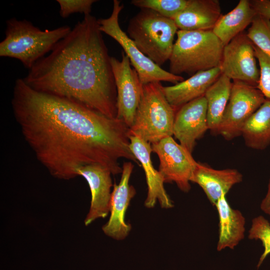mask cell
Returning a JSON list of instances; mask_svg holds the SVG:
<instances>
[{"mask_svg":"<svg viewBox=\"0 0 270 270\" xmlns=\"http://www.w3.org/2000/svg\"><path fill=\"white\" fill-rule=\"evenodd\" d=\"M222 15L218 0H189L174 20L178 30H212Z\"/></svg>","mask_w":270,"mask_h":270,"instance_id":"ac0fdd59","label":"cell"},{"mask_svg":"<svg viewBox=\"0 0 270 270\" xmlns=\"http://www.w3.org/2000/svg\"><path fill=\"white\" fill-rule=\"evenodd\" d=\"M250 24L248 36L270 58V20L257 14Z\"/></svg>","mask_w":270,"mask_h":270,"instance_id":"cb8c5ba5","label":"cell"},{"mask_svg":"<svg viewBox=\"0 0 270 270\" xmlns=\"http://www.w3.org/2000/svg\"><path fill=\"white\" fill-rule=\"evenodd\" d=\"M242 180V175L237 170H216L198 162L191 182L198 184L203 190L208 200L214 206L232 187Z\"/></svg>","mask_w":270,"mask_h":270,"instance_id":"e0dca14e","label":"cell"},{"mask_svg":"<svg viewBox=\"0 0 270 270\" xmlns=\"http://www.w3.org/2000/svg\"><path fill=\"white\" fill-rule=\"evenodd\" d=\"M178 30L174 20L141 9L130 20L129 38L140 50L159 66L169 60Z\"/></svg>","mask_w":270,"mask_h":270,"instance_id":"5b68a950","label":"cell"},{"mask_svg":"<svg viewBox=\"0 0 270 270\" xmlns=\"http://www.w3.org/2000/svg\"><path fill=\"white\" fill-rule=\"evenodd\" d=\"M260 208L264 213L270 216V178L266 194L261 202Z\"/></svg>","mask_w":270,"mask_h":270,"instance_id":"f1b7e54d","label":"cell"},{"mask_svg":"<svg viewBox=\"0 0 270 270\" xmlns=\"http://www.w3.org/2000/svg\"><path fill=\"white\" fill-rule=\"evenodd\" d=\"M119 60L110 58L116 89V118L130 128L133 124L142 89L138 74L132 68L128 57L124 52Z\"/></svg>","mask_w":270,"mask_h":270,"instance_id":"8fae6325","label":"cell"},{"mask_svg":"<svg viewBox=\"0 0 270 270\" xmlns=\"http://www.w3.org/2000/svg\"><path fill=\"white\" fill-rule=\"evenodd\" d=\"M71 30L65 25L42 30L26 20L11 18L6 22L5 37L0 42V56L18 60L30 70Z\"/></svg>","mask_w":270,"mask_h":270,"instance_id":"3957f363","label":"cell"},{"mask_svg":"<svg viewBox=\"0 0 270 270\" xmlns=\"http://www.w3.org/2000/svg\"><path fill=\"white\" fill-rule=\"evenodd\" d=\"M222 74L232 80L258 86L260 70L256 64L254 44L242 32L224 47L220 65Z\"/></svg>","mask_w":270,"mask_h":270,"instance_id":"30bf717a","label":"cell"},{"mask_svg":"<svg viewBox=\"0 0 270 270\" xmlns=\"http://www.w3.org/2000/svg\"><path fill=\"white\" fill-rule=\"evenodd\" d=\"M189 0H132V4L141 9L152 10L169 18H174L187 6Z\"/></svg>","mask_w":270,"mask_h":270,"instance_id":"603a6c76","label":"cell"},{"mask_svg":"<svg viewBox=\"0 0 270 270\" xmlns=\"http://www.w3.org/2000/svg\"><path fill=\"white\" fill-rule=\"evenodd\" d=\"M12 106L24 139L54 177L74 178L80 167L90 164L117 174L122 172V158L140 164L130 147V128L122 120L36 90L22 78L15 82Z\"/></svg>","mask_w":270,"mask_h":270,"instance_id":"6da1fadb","label":"cell"},{"mask_svg":"<svg viewBox=\"0 0 270 270\" xmlns=\"http://www.w3.org/2000/svg\"><path fill=\"white\" fill-rule=\"evenodd\" d=\"M248 238L250 240H260L264 246V250L257 266L258 268L270 254V222L268 220L262 216L254 218L248 231Z\"/></svg>","mask_w":270,"mask_h":270,"instance_id":"d4e9b609","label":"cell"},{"mask_svg":"<svg viewBox=\"0 0 270 270\" xmlns=\"http://www.w3.org/2000/svg\"><path fill=\"white\" fill-rule=\"evenodd\" d=\"M169 72L180 76L220 66L224 45L212 30H178Z\"/></svg>","mask_w":270,"mask_h":270,"instance_id":"277c9868","label":"cell"},{"mask_svg":"<svg viewBox=\"0 0 270 270\" xmlns=\"http://www.w3.org/2000/svg\"><path fill=\"white\" fill-rule=\"evenodd\" d=\"M123 5L118 0L113 2L111 15L106 18L98 20L100 29L102 32L115 40L122 48L128 57L130 64L137 72L142 84L154 82H168L176 84L184 80L181 76L174 74L154 64L142 53L134 42L122 30L118 18Z\"/></svg>","mask_w":270,"mask_h":270,"instance_id":"52a82bcc","label":"cell"},{"mask_svg":"<svg viewBox=\"0 0 270 270\" xmlns=\"http://www.w3.org/2000/svg\"><path fill=\"white\" fill-rule=\"evenodd\" d=\"M226 195L222 194L215 206L219 217L218 251L234 248L244 236L245 218L240 210L230 206Z\"/></svg>","mask_w":270,"mask_h":270,"instance_id":"d6986e66","label":"cell"},{"mask_svg":"<svg viewBox=\"0 0 270 270\" xmlns=\"http://www.w3.org/2000/svg\"><path fill=\"white\" fill-rule=\"evenodd\" d=\"M221 74L220 66L199 72L174 86H162V91L170 104L178 110L188 102L204 96L207 90Z\"/></svg>","mask_w":270,"mask_h":270,"instance_id":"2e32d148","label":"cell"},{"mask_svg":"<svg viewBox=\"0 0 270 270\" xmlns=\"http://www.w3.org/2000/svg\"><path fill=\"white\" fill-rule=\"evenodd\" d=\"M130 147L144 172L148 186V194L144 204L153 208L158 200L162 208L173 206L164 186V180L160 172L154 168L151 159L152 145L140 138L130 134Z\"/></svg>","mask_w":270,"mask_h":270,"instance_id":"9a60e30c","label":"cell"},{"mask_svg":"<svg viewBox=\"0 0 270 270\" xmlns=\"http://www.w3.org/2000/svg\"><path fill=\"white\" fill-rule=\"evenodd\" d=\"M266 98L256 87L241 82H233L218 134L226 140L241 136L244 124Z\"/></svg>","mask_w":270,"mask_h":270,"instance_id":"ba28073f","label":"cell"},{"mask_svg":"<svg viewBox=\"0 0 270 270\" xmlns=\"http://www.w3.org/2000/svg\"><path fill=\"white\" fill-rule=\"evenodd\" d=\"M151 145L152 152L159 158L158 171L164 182H174L181 190L188 192L190 182L198 164L192 153L177 143L172 136Z\"/></svg>","mask_w":270,"mask_h":270,"instance_id":"9c48e42d","label":"cell"},{"mask_svg":"<svg viewBox=\"0 0 270 270\" xmlns=\"http://www.w3.org/2000/svg\"><path fill=\"white\" fill-rule=\"evenodd\" d=\"M160 82L142 84L130 134L152 144L173 135L176 110L167 100Z\"/></svg>","mask_w":270,"mask_h":270,"instance_id":"8992f818","label":"cell"},{"mask_svg":"<svg viewBox=\"0 0 270 270\" xmlns=\"http://www.w3.org/2000/svg\"><path fill=\"white\" fill-rule=\"evenodd\" d=\"M256 14L249 0H240L234 9L221 16L212 31L224 46L242 32Z\"/></svg>","mask_w":270,"mask_h":270,"instance_id":"ffe728a7","label":"cell"},{"mask_svg":"<svg viewBox=\"0 0 270 270\" xmlns=\"http://www.w3.org/2000/svg\"><path fill=\"white\" fill-rule=\"evenodd\" d=\"M60 5V14L62 18H66L72 14L80 12L84 16L90 14L93 4L96 0H57Z\"/></svg>","mask_w":270,"mask_h":270,"instance_id":"4316f807","label":"cell"},{"mask_svg":"<svg viewBox=\"0 0 270 270\" xmlns=\"http://www.w3.org/2000/svg\"><path fill=\"white\" fill-rule=\"evenodd\" d=\"M110 58L98 20L86 15L22 78L36 90L116 118V89Z\"/></svg>","mask_w":270,"mask_h":270,"instance_id":"7a4b0ae2","label":"cell"},{"mask_svg":"<svg viewBox=\"0 0 270 270\" xmlns=\"http://www.w3.org/2000/svg\"><path fill=\"white\" fill-rule=\"evenodd\" d=\"M77 172L87 181L91 192L90 206L84 220L85 225L88 226L97 218H105L110 212L112 174L98 164L83 166Z\"/></svg>","mask_w":270,"mask_h":270,"instance_id":"5bb4252c","label":"cell"},{"mask_svg":"<svg viewBox=\"0 0 270 270\" xmlns=\"http://www.w3.org/2000/svg\"><path fill=\"white\" fill-rule=\"evenodd\" d=\"M254 48L260 70V80L256 88L266 98L270 99V58L254 44Z\"/></svg>","mask_w":270,"mask_h":270,"instance_id":"484cf974","label":"cell"},{"mask_svg":"<svg viewBox=\"0 0 270 270\" xmlns=\"http://www.w3.org/2000/svg\"><path fill=\"white\" fill-rule=\"evenodd\" d=\"M242 136L246 146L263 150L270 144V99L266 98L262 106L244 124Z\"/></svg>","mask_w":270,"mask_h":270,"instance_id":"7402d4cb","label":"cell"},{"mask_svg":"<svg viewBox=\"0 0 270 270\" xmlns=\"http://www.w3.org/2000/svg\"><path fill=\"white\" fill-rule=\"evenodd\" d=\"M232 86V80L222 74L204 94L207 104L208 126L214 134H218Z\"/></svg>","mask_w":270,"mask_h":270,"instance_id":"44dd1931","label":"cell"},{"mask_svg":"<svg viewBox=\"0 0 270 270\" xmlns=\"http://www.w3.org/2000/svg\"><path fill=\"white\" fill-rule=\"evenodd\" d=\"M134 167L130 162L124 163L120 180L118 184H114L112 192L110 217L102 228L106 235L116 240H124L131 230V226L125 222L124 216L130 202L136 194L134 186L129 184Z\"/></svg>","mask_w":270,"mask_h":270,"instance_id":"7c38bea8","label":"cell"},{"mask_svg":"<svg viewBox=\"0 0 270 270\" xmlns=\"http://www.w3.org/2000/svg\"><path fill=\"white\" fill-rule=\"evenodd\" d=\"M252 7L258 14L270 20V0H250Z\"/></svg>","mask_w":270,"mask_h":270,"instance_id":"83f0119b","label":"cell"},{"mask_svg":"<svg viewBox=\"0 0 270 270\" xmlns=\"http://www.w3.org/2000/svg\"><path fill=\"white\" fill-rule=\"evenodd\" d=\"M208 130L207 104L204 96L188 102L178 110L173 135L190 152L193 151L196 140Z\"/></svg>","mask_w":270,"mask_h":270,"instance_id":"4fadbf2b","label":"cell"}]
</instances>
